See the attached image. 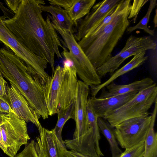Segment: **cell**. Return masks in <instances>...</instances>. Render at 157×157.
<instances>
[{
	"label": "cell",
	"mask_w": 157,
	"mask_h": 157,
	"mask_svg": "<svg viewBox=\"0 0 157 157\" xmlns=\"http://www.w3.org/2000/svg\"><path fill=\"white\" fill-rule=\"evenodd\" d=\"M40 5L36 0H22L16 13L4 22L18 40L33 53L45 60L55 71V56L62 58L59 48L62 44L53 27L49 15L45 20Z\"/></svg>",
	"instance_id": "1"
},
{
	"label": "cell",
	"mask_w": 157,
	"mask_h": 157,
	"mask_svg": "<svg viewBox=\"0 0 157 157\" xmlns=\"http://www.w3.org/2000/svg\"><path fill=\"white\" fill-rule=\"evenodd\" d=\"M0 73L38 115L44 120L48 118L43 83L34 71L10 49L0 48Z\"/></svg>",
	"instance_id": "2"
},
{
	"label": "cell",
	"mask_w": 157,
	"mask_h": 157,
	"mask_svg": "<svg viewBox=\"0 0 157 157\" xmlns=\"http://www.w3.org/2000/svg\"><path fill=\"white\" fill-rule=\"evenodd\" d=\"M131 0H121L116 14L99 32L86 35L78 43L96 69L111 57V53L129 27Z\"/></svg>",
	"instance_id": "3"
},
{
	"label": "cell",
	"mask_w": 157,
	"mask_h": 157,
	"mask_svg": "<svg viewBox=\"0 0 157 157\" xmlns=\"http://www.w3.org/2000/svg\"><path fill=\"white\" fill-rule=\"evenodd\" d=\"M78 81L75 68L69 62H65L63 67L58 66L55 68L54 73L44 87L49 116L57 113L72 103Z\"/></svg>",
	"instance_id": "4"
},
{
	"label": "cell",
	"mask_w": 157,
	"mask_h": 157,
	"mask_svg": "<svg viewBox=\"0 0 157 157\" xmlns=\"http://www.w3.org/2000/svg\"><path fill=\"white\" fill-rule=\"evenodd\" d=\"M49 16L53 27L61 35L64 40V44L69 50L68 51L65 47L63 48L61 53L62 56L74 66L77 75L84 83L90 87L100 84L101 79L75 39L73 33L61 28L51 16Z\"/></svg>",
	"instance_id": "5"
},
{
	"label": "cell",
	"mask_w": 157,
	"mask_h": 157,
	"mask_svg": "<svg viewBox=\"0 0 157 157\" xmlns=\"http://www.w3.org/2000/svg\"><path fill=\"white\" fill-rule=\"evenodd\" d=\"M30 139L25 121L13 113L0 114V148L5 154L13 157Z\"/></svg>",
	"instance_id": "6"
},
{
	"label": "cell",
	"mask_w": 157,
	"mask_h": 157,
	"mask_svg": "<svg viewBox=\"0 0 157 157\" xmlns=\"http://www.w3.org/2000/svg\"><path fill=\"white\" fill-rule=\"evenodd\" d=\"M157 99V87L154 84L141 91L118 109L107 113L103 118L113 127L130 118L149 113L148 111Z\"/></svg>",
	"instance_id": "7"
},
{
	"label": "cell",
	"mask_w": 157,
	"mask_h": 157,
	"mask_svg": "<svg viewBox=\"0 0 157 157\" xmlns=\"http://www.w3.org/2000/svg\"><path fill=\"white\" fill-rule=\"evenodd\" d=\"M5 19L4 15L0 16V40L31 68L42 81H47L50 77L46 71L48 63L33 53L18 40L5 24L4 21Z\"/></svg>",
	"instance_id": "8"
},
{
	"label": "cell",
	"mask_w": 157,
	"mask_h": 157,
	"mask_svg": "<svg viewBox=\"0 0 157 157\" xmlns=\"http://www.w3.org/2000/svg\"><path fill=\"white\" fill-rule=\"evenodd\" d=\"M149 114L125 120L114 127L117 140L122 148L128 149L145 142L151 124Z\"/></svg>",
	"instance_id": "9"
},
{
	"label": "cell",
	"mask_w": 157,
	"mask_h": 157,
	"mask_svg": "<svg viewBox=\"0 0 157 157\" xmlns=\"http://www.w3.org/2000/svg\"><path fill=\"white\" fill-rule=\"evenodd\" d=\"M156 48V43L150 36L138 37L132 35L127 39L124 47L118 53L111 57L96 69L97 73L101 79L108 74L111 75L128 57L141 52L155 50Z\"/></svg>",
	"instance_id": "10"
},
{
	"label": "cell",
	"mask_w": 157,
	"mask_h": 157,
	"mask_svg": "<svg viewBox=\"0 0 157 157\" xmlns=\"http://www.w3.org/2000/svg\"><path fill=\"white\" fill-rule=\"evenodd\" d=\"M39 135L36 138L35 147L39 157H73L55 135L40 124L37 128Z\"/></svg>",
	"instance_id": "11"
},
{
	"label": "cell",
	"mask_w": 157,
	"mask_h": 157,
	"mask_svg": "<svg viewBox=\"0 0 157 157\" xmlns=\"http://www.w3.org/2000/svg\"><path fill=\"white\" fill-rule=\"evenodd\" d=\"M121 1L105 0L94 4L91 11L84 18L78 21L77 33L74 36L76 41H79L93 27L116 7Z\"/></svg>",
	"instance_id": "12"
},
{
	"label": "cell",
	"mask_w": 157,
	"mask_h": 157,
	"mask_svg": "<svg viewBox=\"0 0 157 157\" xmlns=\"http://www.w3.org/2000/svg\"><path fill=\"white\" fill-rule=\"evenodd\" d=\"M89 86L82 81H78L74 99L76 126L72 139L73 140H77L81 137L86 131V105L90 90Z\"/></svg>",
	"instance_id": "13"
},
{
	"label": "cell",
	"mask_w": 157,
	"mask_h": 157,
	"mask_svg": "<svg viewBox=\"0 0 157 157\" xmlns=\"http://www.w3.org/2000/svg\"><path fill=\"white\" fill-rule=\"evenodd\" d=\"M6 91L8 102L16 116L26 122L33 123L38 128L41 124L39 121L40 117L30 106L25 98L12 85L7 84Z\"/></svg>",
	"instance_id": "14"
},
{
	"label": "cell",
	"mask_w": 157,
	"mask_h": 157,
	"mask_svg": "<svg viewBox=\"0 0 157 157\" xmlns=\"http://www.w3.org/2000/svg\"><path fill=\"white\" fill-rule=\"evenodd\" d=\"M139 92H134L104 99L91 97L88 99L95 114L103 118L107 113L119 108L134 97Z\"/></svg>",
	"instance_id": "15"
},
{
	"label": "cell",
	"mask_w": 157,
	"mask_h": 157,
	"mask_svg": "<svg viewBox=\"0 0 157 157\" xmlns=\"http://www.w3.org/2000/svg\"><path fill=\"white\" fill-rule=\"evenodd\" d=\"M155 82L151 78L146 77L124 85H119L112 82L104 88L98 98L104 99L134 92H139L152 85Z\"/></svg>",
	"instance_id": "16"
},
{
	"label": "cell",
	"mask_w": 157,
	"mask_h": 157,
	"mask_svg": "<svg viewBox=\"0 0 157 157\" xmlns=\"http://www.w3.org/2000/svg\"><path fill=\"white\" fill-rule=\"evenodd\" d=\"M145 54L146 51H143L133 56L132 58L128 63L116 70L107 80L99 85L91 87L92 97H96L101 90L119 77L144 63L148 58L145 56Z\"/></svg>",
	"instance_id": "17"
},
{
	"label": "cell",
	"mask_w": 157,
	"mask_h": 157,
	"mask_svg": "<svg viewBox=\"0 0 157 157\" xmlns=\"http://www.w3.org/2000/svg\"><path fill=\"white\" fill-rule=\"evenodd\" d=\"M40 7L42 12L50 13L52 18L61 28L66 31L73 33L74 23L66 10L59 6L51 5H40Z\"/></svg>",
	"instance_id": "18"
},
{
	"label": "cell",
	"mask_w": 157,
	"mask_h": 157,
	"mask_svg": "<svg viewBox=\"0 0 157 157\" xmlns=\"http://www.w3.org/2000/svg\"><path fill=\"white\" fill-rule=\"evenodd\" d=\"M97 124L101 133L108 142L112 153V157H119L122 153L118 145L115 132V128L111 125L104 118L98 117Z\"/></svg>",
	"instance_id": "19"
},
{
	"label": "cell",
	"mask_w": 157,
	"mask_h": 157,
	"mask_svg": "<svg viewBox=\"0 0 157 157\" xmlns=\"http://www.w3.org/2000/svg\"><path fill=\"white\" fill-rule=\"evenodd\" d=\"M151 114L150 127L144 142L145 148L144 157H157V133L154 130V125L157 112V100Z\"/></svg>",
	"instance_id": "20"
},
{
	"label": "cell",
	"mask_w": 157,
	"mask_h": 157,
	"mask_svg": "<svg viewBox=\"0 0 157 157\" xmlns=\"http://www.w3.org/2000/svg\"><path fill=\"white\" fill-rule=\"evenodd\" d=\"M96 1V0H75L71 7L66 11L71 19L76 23L89 13Z\"/></svg>",
	"instance_id": "21"
},
{
	"label": "cell",
	"mask_w": 157,
	"mask_h": 157,
	"mask_svg": "<svg viewBox=\"0 0 157 157\" xmlns=\"http://www.w3.org/2000/svg\"><path fill=\"white\" fill-rule=\"evenodd\" d=\"M58 119L55 127L53 128L54 133L60 141L65 145L62 137L63 127L69 119L75 120V106L74 101L67 107L59 110L57 113Z\"/></svg>",
	"instance_id": "22"
},
{
	"label": "cell",
	"mask_w": 157,
	"mask_h": 157,
	"mask_svg": "<svg viewBox=\"0 0 157 157\" xmlns=\"http://www.w3.org/2000/svg\"><path fill=\"white\" fill-rule=\"evenodd\" d=\"M156 5V0H150L147 11L145 16L136 25L128 27L126 31V32L128 33H130L136 29H140L143 30L145 32L151 36H154V30H151L149 29L147 26V24L149 21L151 13Z\"/></svg>",
	"instance_id": "23"
},
{
	"label": "cell",
	"mask_w": 157,
	"mask_h": 157,
	"mask_svg": "<svg viewBox=\"0 0 157 157\" xmlns=\"http://www.w3.org/2000/svg\"><path fill=\"white\" fill-rule=\"evenodd\" d=\"M144 142L130 148L125 149L119 157H144Z\"/></svg>",
	"instance_id": "24"
},
{
	"label": "cell",
	"mask_w": 157,
	"mask_h": 157,
	"mask_svg": "<svg viewBox=\"0 0 157 157\" xmlns=\"http://www.w3.org/2000/svg\"><path fill=\"white\" fill-rule=\"evenodd\" d=\"M35 141L32 140L25 145L23 150L13 157H39L35 147Z\"/></svg>",
	"instance_id": "25"
},
{
	"label": "cell",
	"mask_w": 157,
	"mask_h": 157,
	"mask_svg": "<svg viewBox=\"0 0 157 157\" xmlns=\"http://www.w3.org/2000/svg\"><path fill=\"white\" fill-rule=\"evenodd\" d=\"M148 1V0H135L131 5L129 14V20L133 18V23H135L138 15L142 7Z\"/></svg>",
	"instance_id": "26"
},
{
	"label": "cell",
	"mask_w": 157,
	"mask_h": 157,
	"mask_svg": "<svg viewBox=\"0 0 157 157\" xmlns=\"http://www.w3.org/2000/svg\"><path fill=\"white\" fill-rule=\"evenodd\" d=\"M75 0H48L51 5L63 8L67 10L72 6Z\"/></svg>",
	"instance_id": "27"
},
{
	"label": "cell",
	"mask_w": 157,
	"mask_h": 157,
	"mask_svg": "<svg viewBox=\"0 0 157 157\" xmlns=\"http://www.w3.org/2000/svg\"><path fill=\"white\" fill-rule=\"evenodd\" d=\"M11 113L16 115L10 107L7 99L0 97V114Z\"/></svg>",
	"instance_id": "28"
},
{
	"label": "cell",
	"mask_w": 157,
	"mask_h": 157,
	"mask_svg": "<svg viewBox=\"0 0 157 157\" xmlns=\"http://www.w3.org/2000/svg\"><path fill=\"white\" fill-rule=\"evenodd\" d=\"M7 84V82L0 73V97L6 99H7L6 91Z\"/></svg>",
	"instance_id": "29"
},
{
	"label": "cell",
	"mask_w": 157,
	"mask_h": 157,
	"mask_svg": "<svg viewBox=\"0 0 157 157\" xmlns=\"http://www.w3.org/2000/svg\"><path fill=\"white\" fill-rule=\"evenodd\" d=\"M4 1L8 7L15 14L18 8L21 0H5Z\"/></svg>",
	"instance_id": "30"
},
{
	"label": "cell",
	"mask_w": 157,
	"mask_h": 157,
	"mask_svg": "<svg viewBox=\"0 0 157 157\" xmlns=\"http://www.w3.org/2000/svg\"><path fill=\"white\" fill-rule=\"evenodd\" d=\"M68 151L73 157H91L73 150H71Z\"/></svg>",
	"instance_id": "31"
},
{
	"label": "cell",
	"mask_w": 157,
	"mask_h": 157,
	"mask_svg": "<svg viewBox=\"0 0 157 157\" xmlns=\"http://www.w3.org/2000/svg\"><path fill=\"white\" fill-rule=\"evenodd\" d=\"M157 9L155 10V14L154 16L153 22L154 24L155 27L156 28L157 26Z\"/></svg>",
	"instance_id": "32"
}]
</instances>
